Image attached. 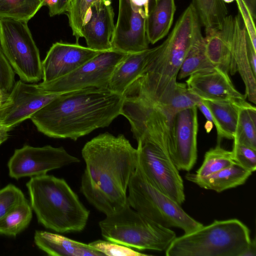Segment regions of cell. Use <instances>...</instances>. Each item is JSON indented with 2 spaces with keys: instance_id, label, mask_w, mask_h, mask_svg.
<instances>
[{
  "instance_id": "20",
  "label": "cell",
  "mask_w": 256,
  "mask_h": 256,
  "mask_svg": "<svg viewBox=\"0 0 256 256\" xmlns=\"http://www.w3.org/2000/svg\"><path fill=\"white\" fill-rule=\"evenodd\" d=\"M34 242L40 250L49 256H104L88 244L46 231L36 230Z\"/></svg>"
},
{
  "instance_id": "35",
  "label": "cell",
  "mask_w": 256,
  "mask_h": 256,
  "mask_svg": "<svg viewBox=\"0 0 256 256\" xmlns=\"http://www.w3.org/2000/svg\"><path fill=\"white\" fill-rule=\"evenodd\" d=\"M234 162L254 172L256 169V150L247 146L234 143L232 150Z\"/></svg>"
},
{
  "instance_id": "18",
  "label": "cell",
  "mask_w": 256,
  "mask_h": 256,
  "mask_svg": "<svg viewBox=\"0 0 256 256\" xmlns=\"http://www.w3.org/2000/svg\"><path fill=\"white\" fill-rule=\"evenodd\" d=\"M186 84L202 100L238 102L246 98L235 88L229 75L218 68L192 74L186 80Z\"/></svg>"
},
{
  "instance_id": "11",
  "label": "cell",
  "mask_w": 256,
  "mask_h": 256,
  "mask_svg": "<svg viewBox=\"0 0 256 256\" xmlns=\"http://www.w3.org/2000/svg\"><path fill=\"white\" fill-rule=\"evenodd\" d=\"M148 0H118V12L112 38V49L126 54L148 48L146 33Z\"/></svg>"
},
{
  "instance_id": "28",
  "label": "cell",
  "mask_w": 256,
  "mask_h": 256,
  "mask_svg": "<svg viewBox=\"0 0 256 256\" xmlns=\"http://www.w3.org/2000/svg\"><path fill=\"white\" fill-rule=\"evenodd\" d=\"M200 99L190 90L186 84L176 82L169 96L157 106L172 120L178 112L196 106Z\"/></svg>"
},
{
  "instance_id": "13",
  "label": "cell",
  "mask_w": 256,
  "mask_h": 256,
  "mask_svg": "<svg viewBox=\"0 0 256 256\" xmlns=\"http://www.w3.org/2000/svg\"><path fill=\"white\" fill-rule=\"evenodd\" d=\"M10 94L12 102L0 111V123L10 130L60 94L48 92L38 84L19 80L15 82Z\"/></svg>"
},
{
  "instance_id": "8",
  "label": "cell",
  "mask_w": 256,
  "mask_h": 256,
  "mask_svg": "<svg viewBox=\"0 0 256 256\" xmlns=\"http://www.w3.org/2000/svg\"><path fill=\"white\" fill-rule=\"evenodd\" d=\"M128 203L133 209L168 228L188 233L203 224L188 214L171 198L154 186L138 166L128 186Z\"/></svg>"
},
{
  "instance_id": "43",
  "label": "cell",
  "mask_w": 256,
  "mask_h": 256,
  "mask_svg": "<svg viewBox=\"0 0 256 256\" xmlns=\"http://www.w3.org/2000/svg\"><path fill=\"white\" fill-rule=\"evenodd\" d=\"M10 130L0 123V146L7 140Z\"/></svg>"
},
{
  "instance_id": "34",
  "label": "cell",
  "mask_w": 256,
  "mask_h": 256,
  "mask_svg": "<svg viewBox=\"0 0 256 256\" xmlns=\"http://www.w3.org/2000/svg\"><path fill=\"white\" fill-rule=\"evenodd\" d=\"M26 199L22 191L9 184L0 190V220L16 205Z\"/></svg>"
},
{
  "instance_id": "12",
  "label": "cell",
  "mask_w": 256,
  "mask_h": 256,
  "mask_svg": "<svg viewBox=\"0 0 256 256\" xmlns=\"http://www.w3.org/2000/svg\"><path fill=\"white\" fill-rule=\"evenodd\" d=\"M80 162L78 158L70 154L62 146L24 145L14 150L8 167L9 176L18 180L46 174L50 170Z\"/></svg>"
},
{
  "instance_id": "6",
  "label": "cell",
  "mask_w": 256,
  "mask_h": 256,
  "mask_svg": "<svg viewBox=\"0 0 256 256\" xmlns=\"http://www.w3.org/2000/svg\"><path fill=\"white\" fill-rule=\"evenodd\" d=\"M250 231L236 218L215 220L176 236L166 256H241L250 243Z\"/></svg>"
},
{
  "instance_id": "1",
  "label": "cell",
  "mask_w": 256,
  "mask_h": 256,
  "mask_svg": "<svg viewBox=\"0 0 256 256\" xmlns=\"http://www.w3.org/2000/svg\"><path fill=\"white\" fill-rule=\"evenodd\" d=\"M86 168L80 190L88 201L106 216L128 203L127 191L138 166V150L122 134L106 132L88 142L82 150Z\"/></svg>"
},
{
  "instance_id": "5",
  "label": "cell",
  "mask_w": 256,
  "mask_h": 256,
  "mask_svg": "<svg viewBox=\"0 0 256 256\" xmlns=\"http://www.w3.org/2000/svg\"><path fill=\"white\" fill-rule=\"evenodd\" d=\"M26 186L32 210L44 226L60 233L84 230L90 210L64 178L46 174L31 177Z\"/></svg>"
},
{
  "instance_id": "23",
  "label": "cell",
  "mask_w": 256,
  "mask_h": 256,
  "mask_svg": "<svg viewBox=\"0 0 256 256\" xmlns=\"http://www.w3.org/2000/svg\"><path fill=\"white\" fill-rule=\"evenodd\" d=\"M209 108L217 132V144L223 138L233 140L237 124L240 102L202 100Z\"/></svg>"
},
{
  "instance_id": "16",
  "label": "cell",
  "mask_w": 256,
  "mask_h": 256,
  "mask_svg": "<svg viewBox=\"0 0 256 256\" xmlns=\"http://www.w3.org/2000/svg\"><path fill=\"white\" fill-rule=\"evenodd\" d=\"M100 52L78 42L53 44L42 62V82H48L69 74Z\"/></svg>"
},
{
  "instance_id": "19",
  "label": "cell",
  "mask_w": 256,
  "mask_h": 256,
  "mask_svg": "<svg viewBox=\"0 0 256 256\" xmlns=\"http://www.w3.org/2000/svg\"><path fill=\"white\" fill-rule=\"evenodd\" d=\"M160 48V44L142 52L128 54L114 70L108 88L124 95L127 88L146 72Z\"/></svg>"
},
{
  "instance_id": "31",
  "label": "cell",
  "mask_w": 256,
  "mask_h": 256,
  "mask_svg": "<svg viewBox=\"0 0 256 256\" xmlns=\"http://www.w3.org/2000/svg\"><path fill=\"white\" fill-rule=\"evenodd\" d=\"M234 163L232 151L217 144L207 151L201 166L194 174L198 176H206L225 168Z\"/></svg>"
},
{
  "instance_id": "36",
  "label": "cell",
  "mask_w": 256,
  "mask_h": 256,
  "mask_svg": "<svg viewBox=\"0 0 256 256\" xmlns=\"http://www.w3.org/2000/svg\"><path fill=\"white\" fill-rule=\"evenodd\" d=\"M14 75L0 46V88L10 92L15 83Z\"/></svg>"
},
{
  "instance_id": "32",
  "label": "cell",
  "mask_w": 256,
  "mask_h": 256,
  "mask_svg": "<svg viewBox=\"0 0 256 256\" xmlns=\"http://www.w3.org/2000/svg\"><path fill=\"white\" fill-rule=\"evenodd\" d=\"M106 0H80L76 4L70 6L66 12L69 26L72 35L78 42L82 38V30L88 10L94 4Z\"/></svg>"
},
{
  "instance_id": "42",
  "label": "cell",
  "mask_w": 256,
  "mask_h": 256,
  "mask_svg": "<svg viewBox=\"0 0 256 256\" xmlns=\"http://www.w3.org/2000/svg\"><path fill=\"white\" fill-rule=\"evenodd\" d=\"M241 256H256V238L251 239L250 243Z\"/></svg>"
},
{
  "instance_id": "38",
  "label": "cell",
  "mask_w": 256,
  "mask_h": 256,
  "mask_svg": "<svg viewBox=\"0 0 256 256\" xmlns=\"http://www.w3.org/2000/svg\"><path fill=\"white\" fill-rule=\"evenodd\" d=\"M72 0H56L55 4L49 8V14L50 16L66 13Z\"/></svg>"
},
{
  "instance_id": "37",
  "label": "cell",
  "mask_w": 256,
  "mask_h": 256,
  "mask_svg": "<svg viewBox=\"0 0 256 256\" xmlns=\"http://www.w3.org/2000/svg\"><path fill=\"white\" fill-rule=\"evenodd\" d=\"M236 2L248 37L254 50H256V30L254 20L242 2Z\"/></svg>"
},
{
  "instance_id": "15",
  "label": "cell",
  "mask_w": 256,
  "mask_h": 256,
  "mask_svg": "<svg viewBox=\"0 0 256 256\" xmlns=\"http://www.w3.org/2000/svg\"><path fill=\"white\" fill-rule=\"evenodd\" d=\"M197 107L178 112L174 120V138L170 154L179 170H190L198 157V124Z\"/></svg>"
},
{
  "instance_id": "9",
  "label": "cell",
  "mask_w": 256,
  "mask_h": 256,
  "mask_svg": "<svg viewBox=\"0 0 256 256\" xmlns=\"http://www.w3.org/2000/svg\"><path fill=\"white\" fill-rule=\"evenodd\" d=\"M27 22L0 20V46L20 80L28 83L42 80V62Z\"/></svg>"
},
{
  "instance_id": "27",
  "label": "cell",
  "mask_w": 256,
  "mask_h": 256,
  "mask_svg": "<svg viewBox=\"0 0 256 256\" xmlns=\"http://www.w3.org/2000/svg\"><path fill=\"white\" fill-rule=\"evenodd\" d=\"M206 50L210 60L214 66L228 74L231 71V58L223 27L204 38Z\"/></svg>"
},
{
  "instance_id": "40",
  "label": "cell",
  "mask_w": 256,
  "mask_h": 256,
  "mask_svg": "<svg viewBox=\"0 0 256 256\" xmlns=\"http://www.w3.org/2000/svg\"><path fill=\"white\" fill-rule=\"evenodd\" d=\"M12 102L10 92L0 88V111Z\"/></svg>"
},
{
  "instance_id": "41",
  "label": "cell",
  "mask_w": 256,
  "mask_h": 256,
  "mask_svg": "<svg viewBox=\"0 0 256 256\" xmlns=\"http://www.w3.org/2000/svg\"><path fill=\"white\" fill-rule=\"evenodd\" d=\"M243 2L252 18L254 20L256 18V0H238Z\"/></svg>"
},
{
  "instance_id": "44",
  "label": "cell",
  "mask_w": 256,
  "mask_h": 256,
  "mask_svg": "<svg viewBox=\"0 0 256 256\" xmlns=\"http://www.w3.org/2000/svg\"><path fill=\"white\" fill-rule=\"evenodd\" d=\"M222 0L223 2H224L225 3H230L235 0Z\"/></svg>"
},
{
  "instance_id": "2",
  "label": "cell",
  "mask_w": 256,
  "mask_h": 256,
  "mask_svg": "<svg viewBox=\"0 0 256 256\" xmlns=\"http://www.w3.org/2000/svg\"><path fill=\"white\" fill-rule=\"evenodd\" d=\"M124 116L138 143V166L149 182L181 205L185 200L184 182L170 154L174 120L144 101L132 104Z\"/></svg>"
},
{
  "instance_id": "30",
  "label": "cell",
  "mask_w": 256,
  "mask_h": 256,
  "mask_svg": "<svg viewBox=\"0 0 256 256\" xmlns=\"http://www.w3.org/2000/svg\"><path fill=\"white\" fill-rule=\"evenodd\" d=\"M42 0H0V20L28 22L44 6Z\"/></svg>"
},
{
  "instance_id": "22",
  "label": "cell",
  "mask_w": 256,
  "mask_h": 256,
  "mask_svg": "<svg viewBox=\"0 0 256 256\" xmlns=\"http://www.w3.org/2000/svg\"><path fill=\"white\" fill-rule=\"evenodd\" d=\"M176 11L174 0H156L148 6L146 33L149 43L154 44L168 34Z\"/></svg>"
},
{
  "instance_id": "24",
  "label": "cell",
  "mask_w": 256,
  "mask_h": 256,
  "mask_svg": "<svg viewBox=\"0 0 256 256\" xmlns=\"http://www.w3.org/2000/svg\"><path fill=\"white\" fill-rule=\"evenodd\" d=\"M216 68L207 56L204 38L200 30L184 56L178 77L182 80L196 73L212 71Z\"/></svg>"
},
{
  "instance_id": "33",
  "label": "cell",
  "mask_w": 256,
  "mask_h": 256,
  "mask_svg": "<svg viewBox=\"0 0 256 256\" xmlns=\"http://www.w3.org/2000/svg\"><path fill=\"white\" fill-rule=\"evenodd\" d=\"M88 244L104 256H146L148 254L137 252L128 246L108 240H98Z\"/></svg>"
},
{
  "instance_id": "4",
  "label": "cell",
  "mask_w": 256,
  "mask_h": 256,
  "mask_svg": "<svg viewBox=\"0 0 256 256\" xmlns=\"http://www.w3.org/2000/svg\"><path fill=\"white\" fill-rule=\"evenodd\" d=\"M200 30L198 16L190 4L160 44L146 72L124 94L137 96L155 105L162 104L172 91L184 56Z\"/></svg>"
},
{
  "instance_id": "7",
  "label": "cell",
  "mask_w": 256,
  "mask_h": 256,
  "mask_svg": "<svg viewBox=\"0 0 256 256\" xmlns=\"http://www.w3.org/2000/svg\"><path fill=\"white\" fill-rule=\"evenodd\" d=\"M106 240L139 250L162 252L176 236L170 228L146 218L128 204L99 222Z\"/></svg>"
},
{
  "instance_id": "21",
  "label": "cell",
  "mask_w": 256,
  "mask_h": 256,
  "mask_svg": "<svg viewBox=\"0 0 256 256\" xmlns=\"http://www.w3.org/2000/svg\"><path fill=\"white\" fill-rule=\"evenodd\" d=\"M252 173L234 162L208 176L200 177L188 173L186 178L202 188L220 192L244 184Z\"/></svg>"
},
{
  "instance_id": "29",
  "label": "cell",
  "mask_w": 256,
  "mask_h": 256,
  "mask_svg": "<svg viewBox=\"0 0 256 256\" xmlns=\"http://www.w3.org/2000/svg\"><path fill=\"white\" fill-rule=\"evenodd\" d=\"M32 210L26 198L0 220V234L16 236L30 223Z\"/></svg>"
},
{
  "instance_id": "39",
  "label": "cell",
  "mask_w": 256,
  "mask_h": 256,
  "mask_svg": "<svg viewBox=\"0 0 256 256\" xmlns=\"http://www.w3.org/2000/svg\"><path fill=\"white\" fill-rule=\"evenodd\" d=\"M248 55L251 68L256 76V50H254L248 36Z\"/></svg>"
},
{
  "instance_id": "10",
  "label": "cell",
  "mask_w": 256,
  "mask_h": 256,
  "mask_svg": "<svg viewBox=\"0 0 256 256\" xmlns=\"http://www.w3.org/2000/svg\"><path fill=\"white\" fill-rule=\"evenodd\" d=\"M128 54L114 50L102 52L69 74L38 85L46 92L53 94L108 88L114 70Z\"/></svg>"
},
{
  "instance_id": "45",
  "label": "cell",
  "mask_w": 256,
  "mask_h": 256,
  "mask_svg": "<svg viewBox=\"0 0 256 256\" xmlns=\"http://www.w3.org/2000/svg\"><path fill=\"white\" fill-rule=\"evenodd\" d=\"M42 0L44 2V0Z\"/></svg>"
},
{
  "instance_id": "26",
  "label": "cell",
  "mask_w": 256,
  "mask_h": 256,
  "mask_svg": "<svg viewBox=\"0 0 256 256\" xmlns=\"http://www.w3.org/2000/svg\"><path fill=\"white\" fill-rule=\"evenodd\" d=\"M234 143L256 150V109L244 100L240 102Z\"/></svg>"
},
{
  "instance_id": "25",
  "label": "cell",
  "mask_w": 256,
  "mask_h": 256,
  "mask_svg": "<svg viewBox=\"0 0 256 256\" xmlns=\"http://www.w3.org/2000/svg\"><path fill=\"white\" fill-rule=\"evenodd\" d=\"M191 4L200 22L204 28L206 36L222 28L228 16L226 3L222 0H192Z\"/></svg>"
},
{
  "instance_id": "3",
  "label": "cell",
  "mask_w": 256,
  "mask_h": 256,
  "mask_svg": "<svg viewBox=\"0 0 256 256\" xmlns=\"http://www.w3.org/2000/svg\"><path fill=\"white\" fill-rule=\"evenodd\" d=\"M124 96L108 88H88L60 94L30 118L38 131L76 140L107 127L120 115Z\"/></svg>"
},
{
  "instance_id": "17",
  "label": "cell",
  "mask_w": 256,
  "mask_h": 256,
  "mask_svg": "<svg viewBox=\"0 0 256 256\" xmlns=\"http://www.w3.org/2000/svg\"><path fill=\"white\" fill-rule=\"evenodd\" d=\"M114 16L110 0L91 6L82 30L87 47L100 52L112 50L111 41L115 28Z\"/></svg>"
},
{
  "instance_id": "14",
  "label": "cell",
  "mask_w": 256,
  "mask_h": 256,
  "mask_svg": "<svg viewBox=\"0 0 256 256\" xmlns=\"http://www.w3.org/2000/svg\"><path fill=\"white\" fill-rule=\"evenodd\" d=\"M222 27L230 54V74L239 73L245 86V95L250 102L256 104V76L248 61V34L240 14L235 16L228 15Z\"/></svg>"
}]
</instances>
